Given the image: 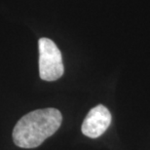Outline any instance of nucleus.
<instances>
[{
	"label": "nucleus",
	"mask_w": 150,
	"mask_h": 150,
	"mask_svg": "<svg viewBox=\"0 0 150 150\" xmlns=\"http://www.w3.org/2000/svg\"><path fill=\"white\" fill-rule=\"evenodd\" d=\"M111 113L103 104L93 107L84 119L81 131L84 136L97 139L104 134L111 124Z\"/></svg>",
	"instance_id": "nucleus-3"
},
{
	"label": "nucleus",
	"mask_w": 150,
	"mask_h": 150,
	"mask_svg": "<svg viewBox=\"0 0 150 150\" xmlns=\"http://www.w3.org/2000/svg\"><path fill=\"white\" fill-rule=\"evenodd\" d=\"M39 48V75L44 81H56L64 72L62 53L49 38H41Z\"/></svg>",
	"instance_id": "nucleus-2"
},
{
	"label": "nucleus",
	"mask_w": 150,
	"mask_h": 150,
	"mask_svg": "<svg viewBox=\"0 0 150 150\" xmlns=\"http://www.w3.org/2000/svg\"><path fill=\"white\" fill-rule=\"evenodd\" d=\"M62 116L56 108H44L23 116L13 130L14 143L22 148H35L61 127Z\"/></svg>",
	"instance_id": "nucleus-1"
}]
</instances>
